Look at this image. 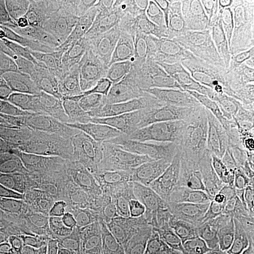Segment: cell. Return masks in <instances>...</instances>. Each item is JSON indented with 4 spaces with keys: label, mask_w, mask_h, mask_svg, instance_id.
Masks as SVG:
<instances>
[{
    "label": "cell",
    "mask_w": 254,
    "mask_h": 254,
    "mask_svg": "<svg viewBox=\"0 0 254 254\" xmlns=\"http://www.w3.org/2000/svg\"><path fill=\"white\" fill-rule=\"evenodd\" d=\"M157 37L127 13L123 1L121 16L91 43L84 57L109 73L122 90L139 71Z\"/></svg>",
    "instance_id": "cell-1"
},
{
    "label": "cell",
    "mask_w": 254,
    "mask_h": 254,
    "mask_svg": "<svg viewBox=\"0 0 254 254\" xmlns=\"http://www.w3.org/2000/svg\"><path fill=\"white\" fill-rule=\"evenodd\" d=\"M157 128L159 167L165 186L180 180L200 159L212 154L216 136L179 98Z\"/></svg>",
    "instance_id": "cell-2"
},
{
    "label": "cell",
    "mask_w": 254,
    "mask_h": 254,
    "mask_svg": "<svg viewBox=\"0 0 254 254\" xmlns=\"http://www.w3.org/2000/svg\"><path fill=\"white\" fill-rule=\"evenodd\" d=\"M241 65L236 49L215 64L173 78L178 98L214 136Z\"/></svg>",
    "instance_id": "cell-3"
},
{
    "label": "cell",
    "mask_w": 254,
    "mask_h": 254,
    "mask_svg": "<svg viewBox=\"0 0 254 254\" xmlns=\"http://www.w3.org/2000/svg\"><path fill=\"white\" fill-rule=\"evenodd\" d=\"M49 34L59 51L84 57L87 48L122 14L123 1L61 0Z\"/></svg>",
    "instance_id": "cell-4"
},
{
    "label": "cell",
    "mask_w": 254,
    "mask_h": 254,
    "mask_svg": "<svg viewBox=\"0 0 254 254\" xmlns=\"http://www.w3.org/2000/svg\"><path fill=\"white\" fill-rule=\"evenodd\" d=\"M240 38L238 27L226 15L220 20L198 23L180 58L168 74L172 78H178L217 63L236 50Z\"/></svg>",
    "instance_id": "cell-5"
},
{
    "label": "cell",
    "mask_w": 254,
    "mask_h": 254,
    "mask_svg": "<svg viewBox=\"0 0 254 254\" xmlns=\"http://www.w3.org/2000/svg\"><path fill=\"white\" fill-rule=\"evenodd\" d=\"M61 154L81 183L125 200L126 194L117 181L116 159L109 144L89 133L72 131L70 143Z\"/></svg>",
    "instance_id": "cell-6"
},
{
    "label": "cell",
    "mask_w": 254,
    "mask_h": 254,
    "mask_svg": "<svg viewBox=\"0 0 254 254\" xmlns=\"http://www.w3.org/2000/svg\"><path fill=\"white\" fill-rule=\"evenodd\" d=\"M76 210L80 227L100 232L129 248L142 247L130 226L125 200L82 183L76 190Z\"/></svg>",
    "instance_id": "cell-7"
},
{
    "label": "cell",
    "mask_w": 254,
    "mask_h": 254,
    "mask_svg": "<svg viewBox=\"0 0 254 254\" xmlns=\"http://www.w3.org/2000/svg\"><path fill=\"white\" fill-rule=\"evenodd\" d=\"M198 21L189 10L167 31L158 35L151 52L133 79L111 100H125L129 104L147 85L168 74L180 58Z\"/></svg>",
    "instance_id": "cell-8"
},
{
    "label": "cell",
    "mask_w": 254,
    "mask_h": 254,
    "mask_svg": "<svg viewBox=\"0 0 254 254\" xmlns=\"http://www.w3.org/2000/svg\"><path fill=\"white\" fill-rule=\"evenodd\" d=\"M9 159L26 185L77 190L81 181L61 153L36 144H18L6 149Z\"/></svg>",
    "instance_id": "cell-9"
},
{
    "label": "cell",
    "mask_w": 254,
    "mask_h": 254,
    "mask_svg": "<svg viewBox=\"0 0 254 254\" xmlns=\"http://www.w3.org/2000/svg\"><path fill=\"white\" fill-rule=\"evenodd\" d=\"M158 136L156 127L135 143L123 146L115 154L117 181L126 195L154 192L165 187L159 167Z\"/></svg>",
    "instance_id": "cell-10"
},
{
    "label": "cell",
    "mask_w": 254,
    "mask_h": 254,
    "mask_svg": "<svg viewBox=\"0 0 254 254\" xmlns=\"http://www.w3.org/2000/svg\"><path fill=\"white\" fill-rule=\"evenodd\" d=\"M177 99L175 82L169 74L142 89L125 111L123 136L127 144L135 143L158 127Z\"/></svg>",
    "instance_id": "cell-11"
},
{
    "label": "cell",
    "mask_w": 254,
    "mask_h": 254,
    "mask_svg": "<svg viewBox=\"0 0 254 254\" xmlns=\"http://www.w3.org/2000/svg\"><path fill=\"white\" fill-rule=\"evenodd\" d=\"M21 59L44 73L77 83L109 98L121 90L109 73L82 56L58 51L42 57L32 52Z\"/></svg>",
    "instance_id": "cell-12"
},
{
    "label": "cell",
    "mask_w": 254,
    "mask_h": 254,
    "mask_svg": "<svg viewBox=\"0 0 254 254\" xmlns=\"http://www.w3.org/2000/svg\"><path fill=\"white\" fill-rule=\"evenodd\" d=\"M156 203L161 215L183 236L190 235L200 220L214 208L213 193L198 188H183L133 195Z\"/></svg>",
    "instance_id": "cell-13"
},
{
    "label": "cell",
    "mask_w": 254,
    "mask_h": 254,
    "mask_svg": "<svg viewBox=\"0 0 254 254\" xmlns=\"http://www.w3.org/2000/svg\"><path fill=\"white\" fill-rule=\"evenodd\" d=\"M59 103L81 131L109 144L113 154L127 144L123 136L124 115L128 105L127 101L109 100L100 106L77 105L60 99Z\"/></svg>",
    "instance_id": "cell-14"
},
{
    "label": "cell",
    "mask_w": 254,
    "mask_h": 254,
    "mask_svg": "<svg viewBox=\"0 0 254 254\" xmlns=\"http://www.w3.org/2000/svg\"><path fill=\"white\" fill-rule=\"evenodd\" d=\"M1 55L9 64L8 77L35 87L60 100L84 106H100L109 101V97L87 89L77 83L44 73L18 56L4 51H1Z\"/></svg>",
    "instance_id": "cell-15"
},
{
    "label": "cell",
    "mask_w": 254,
    "mask_h": 254,
    "mask_svg": "<svg viewBox=\"0 0 254 254\" xmlns=\"http://www.w3.org/2000/svg\"><path fill=\"white\" fill-rule=\"evenodd\" d=\"M14 201L48 222L80 227L76 210V190L26 185Z\"/></svg>",
    "instance_id": "cell-16"
},
{
    "label": "cell",
    "mask_w": 254,
    "mask_h": 254,
    "mask_svg": "<svg viewBox=\"0 0 254 254\" xmlns=\"http://www.w3.org/2000/svg\"><path fill=\"white\" fill-rule=\"evenodd\" d=\"M43 250L45 254H139L100 232L74 226L44 233Z\"/></svg>",
    "instance_id": "cell-17"
},
{
    "label": "cell",
    "mask_w": 254,
    "mask_h": 254,
    "mask_svg": "<svg viewBox=\"0 0 254 254\" xmlns=\"http://www.w3.org/2000/svg\"><path fill=\"white\" fill-rule=\"evenodd\" d=\"M125 207L130 226L142 242V247L168 248L180 244L183 235L164 218L156 203L126 195Z\"/></svg>",
    "instance_id": "cell-18"
},
{
    "label": "cell",
    "mask_w": 254,
    "mask_h": 254,
    "mask_svg": "<svg viewBox=\"0 0 254 254\" xmlns=\"http://www.w3.org/2000/svg\"><path fill=\"white\" fill-rule=\"evenodd\" d=\"M213 193L214 208L254 202V150L245 159L224 170Z\"/></svg>",
    "instance_id": "cell-19"
},
{
    "label": "cell",
    "mask_w": 254,
    "mask_h": 254,
    "mask_svg": "<svg viewBox=\"0 0 254 254\" xmlns=\"http://www.w3.org/2000/svg\"><path fill=\"white\" fill-rule=\"evenodd\" d=\"M60 6V0L10 1L13 20L29 46H32L38 37L48 33L54 26Z\"/></svg>",
    "instance_id": "cell-20"
},
{
    "label": "cell",
    "mask_w": 254,
    "mask_h": 254,
    "mask_svg": "<svg viewBox=\"0 0 254 254\" xmlns=\"http://www.w3.org/2000/svg\"><path fill=\"white\" fill-rule=\"evenodd\" d=\"M252 122H254V66L242 64L217 135L225 127Z\"/></svg>",
    "instance_id": "cell-21"
},
{
    "label": "cell",
    "mask_w": 254,
    "mask_h": 254,
    "mask_svg": "<svg viewBox=\"0 0 254 254\" xmlns=\"http://www.w3.org/2000/svg\"><path fill=\"white\" fill-rule=\"evenodd\" d=\"M254 150V122L223 128L215 138L212 154L225 169L241 162Z\"/></svg>",
    "instance_id": "cell-22"
},
{
    "label": "cell",
    "mask_w": 254,
    "mask_h": 254,
    "mask_svg": "<svg viewBox=\"0 0 254 254\" xmlns=\"http://www.w3.org/2000/svg\"><path fill=\"white\" fill-rule=\"evenodd\" d=\"M254 226V202L227 208H213L189 236H212Z\"/></svg>",
    "instance_id": "cell-23"
},
{
    "label": "cell",
    "mask_w": 254,
    "mask_h": 254,
    "mask_svg": "<svg viewBox=\"0 0 254 254\" xmlns=\"http://www.w3.org/2000/svg\"><path fill=\"white\" fill-rule=\"evenodd\" d=\"M3 79L9 84L10 89L17 94L19 98L34 112L64 124L70 131H81L80 128L73 123V120L66 114L57 97L12 77H4Z\"/></svg>",
    "instance_id": "cell-24"
},
{
    "label": "cell",
    "mask_w": 254,
    "mask_h": 254,
    "mask_svg": "<svg viewBox=\"0 0 254 254\" xmlns=\"http://www.w3.org/2000/svg\"><path fill=\"white\" fill-rule=\"evenodd\" d=\"M180 244L222 254H254V226L212 236H183Z\"/></svg>",
    "instance_id": "cell-25"
},
{
    "label": "cell",
    "mask_w": 254,
    "mask_h": 254,
    "mask_svg": "<svg viewBox=\"0 0 254 254\" xmlns=\"http://www.w3.org/2000/svg\"><path fill=\"white\" fill-rule=\"evenodd\" d=\"M18 144L41 145L27 118L0 104V153Z\"/></svg>",
    "instance_id": "cell-26"
},
{
    "label": "cell",
    "mask_w": 254,
    "mask_h": 254,
    "mask_svg": "<svg viewBox=\"0 0 254 254\" xmlns=\"http://www.w3.org/2000/svg\"><path fill=\"white\" fill-rule=\"evenodd\" d=\"M0 224L22 233H48L61 230L64 225L38 218L27 209L11 200L0 199Z\"/></svg>",
    "instance_id": "cell-27"
},
{
    "label": "cell",
    "mask_w": 254,
    "mask_h": 254,
    "mask_svg": "<svg viewBox=\"0 0 254 254\" xmlns=\"http://www.w3.org/2000/svg\"><path fill=\"white\" fill-rule=\"evenodd\" d=\"M225 170L224 165L213 155L202 157L180 180L166 185L162 191H171L183 188H198L205 190H215L221 174Z\"/></svg>",
    "instance_id": "cell-28"
},
{
    "label": "cell",
    "mask_w": 254,
    "mask_h": 254,
    "mask_svg": "<svg viewBox=\"0 0 254 254\" xmlns=\"http://www.w3.org/2000/svg\"><path fill=\"white\" fill-rule=\"evenodd\" d=\"M29 123L41 145L55 149L61 154L69 145L72 131L64 124L37 112Z\"/></svg>",
    "instance_id": "cell-29"
},
{
    "label": "cell",
    "mask_w": 254,
    "mask_h": 254,
    "mask_svg": "<svg viewBox=\"0 0 254 254\" xmlns=\"http://www.w3.org/2000/svg\"><path fill=\"white\" fill-rule=\"evenodd\" d=\"M0 50L20 58L33 52L13 20L10 1H0Z\"/></svg>",
    "instance_id": "cell-30"
},
{
    "label": "cell",
    "mask_w": 254,
    "mask_h": 254,
    "mask_svg": "<svg viewBox=\"0 0 254 254\" xmlns=\"http://www.w3.org/2000/svg\"><path fill=\"white\" fill-rule=\"evenodd\" d=\"M26 186L9 159L0 153V199L14 200L20 190Z\"/></svg>",
    "instance_id": "cell-31"
},
{
    "label": "cell",
    "mask_w": 254,
    "mask_h": 254,
    "mask_svg": "<svg viewBox=\"0 0 254 254\" xmlns=\"http://www.w3.org/2000/svg\"><path fill=\"white\" fill-rule=\"evenodd\" d=\"M230 1H195L190 11L198 23L206 20H220L225 17Z\"/></svg>",
    "instance_id": "cell-32"
},
{
    "label": "cell",
    "mask_w": 254,
    "mask_h": 254,
    "mask_svg": "<svg viewBox=\"0 0 254 254\" xmlns=\"http://www.w3.org/2000/svg\"><path fill=\"white\" fill-rule=\"evenodd\" d=\"M134 252L139 254H222L216 251L192 247V246L179 245L174 247H157V246H146V247H130Z\"/></svg>",
    "instance_id": "cell-33"
},
{
    "label": "cell",
    "mask_w": 254,
    "mask_h": 254,
    "mask_svg": "<svg viewBox=\"0 0 254 254\" xmlns=\"http://www.w3.org/2000/svg\"><path fill=\"white\" fill-rule=\"evenodd\" d=\"M0 104L5 105L11 109L17 111L28 121L36 115L32 109H29L27 105L21 100L17 94L10 89L9 84L5 79L0 77Z\"/></svg>",
    "instance_id": "cell-34"
},
{
    "label": "cell",
    "mask_w": 254,
    "mask_h": 254,
    "mask_svg": "<svg viewBox=\"0 0 254 254\" xmlns=\"http://www.w3.org/2000/svg\"><path fill=\"white\" fill-rule=\"evenodd\" d=\"M236 51L242 64L254 66V29L248 30L241 35Z\"/></svg>",
    "instance_id": "cell-35"
},
{
    "label": "cell",
    "mask_w": 254,
    "mask_h": 254,
    "mask_svg": "<svg viewBox=\"0 0 254 254\" xmlns=\"http://www.w3.org/2000/svg\"><path fill=\"white\" fill-rule=\"evenodd\" d=\"M31 47L33 49L34 54L42 57L50 56L59 51V47L56 40L49 33H46L38 37L33 42Z\"/></svg>",
    "instance_id": "cell-36"
}]
</instances>
